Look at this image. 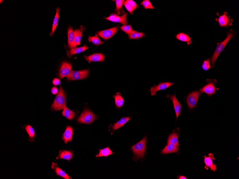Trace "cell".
Here are the masks:
<instances>
[{"label": "cell", "mask_w": 239, "mask_h": 179, "mask_svg": "<svg viewBox=\"0 0 239 179\" xmlns=\"http://www.w3.org/2000/svg\"><path fill=\"white\" fill-rule=\"evenodd\" d=\"M236 32L234 30L230 29L227 33V37L223 41L218 43H217V47L214 54H213L210 59V63L212 67H213L214 65V64L216 62L218 57L221 53L222 52L224 49L228 42L232 38L234 37L235 35Z\"/></svg>", "instance_id": "6da1fadb"}, {"label": "cell", "mask_w": 239, "mask_h": 179, "mask_svg": "<svg viewBox=\"0 0 239 179\" xmlns=\"http://www.w3.org/2000/svg\"><path fill=\"white\" fill-rule=\"evenodd\" d=\"M66 97L64 91L61 86L60 87L58 93L51 106L53 110H59L63 109L66 106Z\"/></svg>", "instance_id": "7a4b0ae2"}, {"label": "cell", "mask_w": 239, "mask_h": 179, "mask_svg": "<svg viewBox=\"0 0 239 179\" xmlns=\"http://www.w3.org/2000/svg\"><path fill=\"white\" fill-rule=\"evenodd\" d=\"M146 141L147 137H145L138 143L131 147V150L134 154V158L138 159L143 157L146 152Z\"/></svg>", "instance_id": "3957f363"}, {"label": "cell", "mask_w": 239, "mask_h": 179, "mask_svg": "<svg viewBox=\"0 0 239 179\" xmlns=\"http://www.w3.org/2000/svg\"><path fill=\"white\" fill-rule=\"evenodd\" d=\"M97 116L89 110H85L78 119V122L83 124H90L95 120Z\"/></svg>", "instance_id": "277c9868"}, {"label": "cell", "mask_w": 239, "mask_h": 179, "mask_svg": "<svg viewBox=\"0 0 239 179\" xmlns=\"http://www.w3.org/2000/svg\"><path fill=\"white\" fill-rule=\"evenodd\" d=\"M217 81L215 80H207L208 84L200 89L199 91L202 93H206L210 96L214 95L216 92V89L215 85L216 84Z\"/></svg>", "instance_id": "5b68a950"}, {"label": "cell", "mask_w": 239, "mask_h": 179, "mask_svg": "<svg viewBox=\"0 0 239 179\" xmlns=\"http://www.w3.org/2000/svg\"><path fill=\"white\" fill-rule=\"evenodd\" d=\"M89 74V70L86 69L80 71H72L67 77L69 80H74L84 79L87 78Z\"/></svg>", "instance_id": "8992f818"}, {"label": "cell", "mask_w": 239, "mask_h": 179, "mask_svg": "<svg viewBox=\"0 0 239 179\" xmlns=\"http://www.w3.org/2000/svg\"><path fill=\"white\" fill-rule=\"evenodd\" d=\"M200 93L198 91H195L189 94L187 97V103L189 109H192L197 105Z\"/></svg>", "instance_id": "52a82bcc"}, {"label": "cell", "mask_w": 239, "mask_h": 179, "mask_svg": "<svg viewBox=\"0 0 239 179\" xmlns=\"http://www.w3.org/2000/svg\"><path fill=\"white\" fill-rule=\"evenodd\" d=\"M219 24L221 27H228L232 24L233 20L229 16H227V12H224L217 20Z\"/></svg>", "instance_id": "ba28073f"}, {"label": "cell", "mask_w": 239, "mask_h": 179, "mask_svg": "<svg viewBox=\"0 0 239 179\" xmlns=\"http://www.w3.org/2000/svg\"><path fill=\"white\" fill-rule=\"evenodd\" d=\"M72 68L71 64L66 62H63L59 71V77L61 79L67 77L71 73Z\"/></svg>", "instance_id": "9c48e42d"}, {"label": "cell", "mask_w": 239, "mask_h": 179, "mask_svg": "<svg viewBox=\"0 0 239 179\" xmlns=\"http://www.w3.org/2000/svg\"><path fill=\"white\" fill-rule=\"evenodd\" d=\"M174 84V83L170 82L160 83L157 86L151 87L150 90L151 94L152 96L156 95L157 91L167 89Z\"/></svg>", "instance_id": "30bf717a"}, {"label": "cell", "mask_w": 239, "mask_h": 179, "mask_svg": "<svg viewBox=\"0 0 239 179\" xmlns=\"http://www.w3.org/2000/svg\"><path fill=\"white\" fill-rule=\"evenodd\" d=\"M204 157V162L205 165V168L208 170L209 168H210L211 170L215 171L217 170V165H214L213 162V161L215 160L214 155L212 153H210L208 157L205 155Z\"/></svg>", "instance_id": "8fae6325"}, {"label": "cell", "mask_w": 239, "mask_h": 179, "mask_svg": "<svg viewBox=\"0 0 239 179\" xmlns=\"http://www.w3.org/2000/svg\"><path fill=\"white\" fill-rule=\"evenodd\" d=\"M118 27H115L108 29L99 32L98 35L103 39L107 40L110 39L117 33Z\"/></svg>", "instance_id": "7c38bea8"}, {"label": "cell", "mask_w": 239, "mask_h": 179, "mask_svg": "<svg viewBox=\"0 0 239 179\" xmlns=\"http://www.w3.org/2000/svg\"><path fill=\"white\" fill-rule=\"evenodd\" d=\"M166 97H167L169 99L172 100L175 112H176V119L178 118V117L180 114L181 110H182V106H181L180 102L177 99L175 94L173 95L168 94L166 95Z\"/></svg>", "instance_id": "4fadbf2b"}, {"label": "cell", "mask_w": 239, "mask_h": 179, "mask_svg": "<svg viewBox=\"0 0 239 179\" xmlns=\"http://www.w3.org/2000/svg\"><path fill=\"white\" fill-rule=\"evenodd\" d=\"M127 13H125L121 16H119L116 14H113L105 19L113 22H118L126 25L127 24Z\"/></svg>", "instance_id": "5bb4252c"}, {"label": "cell", "mask_w": 239, "mask_h": 179, "mask_svg": "<svg viewBox=\"0 0 239 179\" xmlns=\"http://www.w3.org/2000/svg\"><path fill=\"white\" fill-rule=\"evenodd\" d=\"M73 134V128L68 125L66 128L65 132L63 134L62 138L65 144H67V143L72 141Z\"/></svg>", "instance_id": "9a60e30c"}, {"label": "cell", "mask_w": 239, "mask_h": 179, "mask_svg": "<svg viewBox=\"0 0 239 179\" xmlns=\"http://www.w3.org/2000/svg\"><path fill=\"white\" fill-rule=\"evenodd\" d=\"M74 157V152L71 150H63L59 151L56 159H63L70 161Z\"/></svg>", "instance_id": "2e32d148"}, {"label": "cell", "mask_w": 239, "mask_h": 179, "mask_svg": "<svg viewBox=\"0 0 239 179\" xmlns=\"http://www.w3.org/2000/svg\"><path fill=\"white\" fill-rule=\"evenodd\" d=\"M68 46L71 48H76L77 45L75 42L74 32L72 27H69L68 30Z\"/></svg>", "instance_id": "e0dca14e"}, {"label": "cell", "mask_w": 239, "mask_h": 179, "mask_svg": "<svg viewBox=\"0 0 239 179\" xmlns=\"http://www.w3.org/2000/svg\"><path fill=\"white\" fill-rule=\"evenodd\" d=\"M85 58L89 63H90L91 62L103 61L105 56L102 53H95L89 56L85 55Z\"/></svg>", "instance_id": "ac0fdd59"}, {"label": "cell", "mask_w": 239, "mask_h": 179, "mask_svg": "<svg viewBox=\"0 0 239 179\" xmlns=\"http://www.w3.org/2000/svg\"><path fill=\"white\" fill-rule=\"evenodd\" d=\"M51 167L53 170H54L55 173L57 175L62 177L66 179H72L71 176L68 175L64 171H63V170L61 169L57 166V164L53 162Z\"/></svg>", "instance_id": "d6986e66"}, {"label": "cell", "mask_w": 239, "mask_h": 179, "mask_svg": "<svg viewBox=\"0 0 239 179\" xmlns=\"http://www.w3.org/2000/svg\"><path fill=\"white\" fill-rule=\"evenodd\" d=\"M179 150V147L174 144H168L165 146L162 151V153L163 154H169V153H176Z\"/></svg>", "instance_id": "ffe728a7"}, {"label": "cell", "mask_w": 239, "mask_h": 179, "mask_svg": "<svg viewBox=\"0 0 239 179\" xmlns=\"http://www.w3.org/2000/svg\"><path fill=\"white\" fill-rule=\"evenodd\" d=\"M131 119L129 117H123L121 118L120 120L114 125L112 127V129L114 131L120 128L127 123Z\"/></svg>", "instance_id": "44dd1931"}, {"label": "cell", "mask_w": 239, "mask_h": 179, "mask_svg": "<svg viewBox=\"0 0 239 179\" xmlns=\"http://www.w3.org/2000/svg\"><path fill=\"white\" fill-rule=\"evenodd\" d=\"M167 143L168 144H174L175 145L179 147L178 134L176 132H173L171 134L169 137H168Z\"/></svg>", "instance_id": "7402d4cb"}, {"label": "cell", "mask_w": 239, "mask_h": 179, "mask_svg": "<svg viewBox=\"0 0 239 179\" xmlns=\"http://www.w3.org/2000/svg\"><path fill=\"white\" fill-rule=\"evenodd\" d=\"M62 113L63 116L69 120H72L75 116V114L73 111L69 109L66 106L63 109Z\"/></svg>", "instance_id": "603a6c76"}, {"label": "cell", "mask_w": 239, "mask_h": 179, "mask_svg": "<svg viewBox=\"0 0 239 179\" xmlns=\"http://www.w3.org/2000/svg\"><path fill=\"white\" fill-rule=\"evenodd\" d=\"M25 129L29 135V141L30 142L35 141V133L33 128L31 125H28L25 127Z\"/></svg>", "instance_id": "cb8c5ba5"}, {"label": "cell", "mask_w": 239, "mask_h": 179, "mask_svg": "<svg viewBox=\"0 0 239 179\" xmlns=\"http://www.w3.org/2000/svg\"><path fill=\"white\" fill-rule=\"evenodd\" d=\"M177 39L181 40V41L186 42L188 44H190L192 43V38L189 36L183 33H181L177 35L176 36Z\"/></svg>", "instance_id": "d4e9b609"}, {"label": "cell", "mask_w": 239, "mask_h": 179, "mask_svg": "<svg viewBox=\"0 0 239 179\" xmlns=\"http://www.w3.org/2000/svg\"><path fill=\"white\" fill-rule=\"evenodd\" d=\"M115 98V103L117 108H120L124 104V101L123 98L121 96L120 93H117L116 95L113 96Z\"/></svg>", "instance_id": "484cf974"}, {"label": "cell", "mask_w": 239, "mask_h": 179, "mask_svg": "<svg viewBox=\"0 0 239 179\" xmlns=\"http://www.w3.org/2000/svg\"><path fill=\"white\" fill-rule=\"evenodd\" d=\"M88 48V47L86 46L79 48H72L68 53V56L71 57L72 55L84 52Z\"/></svg>", "instance_id": "4316f807"}, {"label": "cell", "mask_w": 239, "mask_h": 179, "mask_svg": "<svg viewBox=\"0 0 239 179\" xmlns=\"http://www.w3.org/2000/svg\"><path fill=\"white\" fill-rule=\"evenodd\" d=\"M83 29H76L74 31L75 42L77 46L80 45L82 37Z\"/></svg>", "instance_id": "83f0119b"}, {"label": "cell", "mask_w": 239, "mask_h": 179, "mask_svg": "<svg viewBox=\"0 0 239 179\" xmlns=\"http://www.w3.org/2000/svg\"><path fill=\"white\" fill-rule=\"evenodd\" d=\"M60 11V9L59 8H58L56 9V14L55 16L54 21H53L52 29V32L50 34V35L52 36L53 34H54L55 29H56L57 27V26L58 23L59 18V13Z\"/></svg>", "instance_id": "f1b7e54d"}, {"label": "cell", "mask_w": 239, "mask_h": 179, "mask_svg": "<svg viewBox=\"0 0 239 179\" xmlns=\"http://www.w3.org/2000/svg\"><path fill=\"white\" fill-rule=\"evenodd\" d=\"M100 152L99 154H98L96 156V157H102L109 156L112 155L114 153H113L112 151L111 150L109 147L104 148L103 149H101L100 150Z\"/></svg>", "instance_id": "f546056e"}, {"label": "cell", "mask_w": 239, "mask_h": 179, "mask_svg": "<svg viewBox=\"0 0 239 179\" xmlns=\"http://www.w3.org/2000/svg\"><path fill=\"white\" fill-rule=\"evenodd\" d=\"M120 28L123 31L129 35L133 33L134 31L133 30L131 25H124L121 26Z\"/></svg>", "instance_id": "4dcf8cb0"}, {"label": "cell", "mask_w": 239, "mask_h": 179, "mask_svg": "<svg viewBox=\"0 0 239 179\" xmlns=\"http://www.w3.org/2000/svg\"><path fill=\"white\" fill-rule=\"evenodd\" d=\"M89 42H93V44L96 45L102 44L103 43V42H101V40L97 36L89 37Z\"/></svg>", "instance_id": "1f68e13d"}, {"label": "cell", "mask_w": 239, "mask_h": 179, "mask_svg": "<svg viewBox=\"0 0 239 179\" xmlns=\"http://www.w3.org/2000/svg\"><path fill=\"white\" fill-rule=\"evenodd\" d=\"M202 67L204 71H208L210 69L211 65L210 59H208L207 60H205L203 64Z\"/></svg>", "instance_id": "d6a6232c"}, {"label": "cell", "mask_w": 239, "mask_h": 179, "mask_svg": "<svg viewBox=\"0 0 239 179\" xmlns=\"http://www.w3.org/2000/svg\"><path fill=\"white\" fill-rule=\"evenodd\" d=\"M142 5L146 9H153L154 8V7H153L152 4L149 0H145V1H143L142 3Z\"/></svg>", "instance_id": "836d02e7"}, {"label": "cell", "mask_w": 239, "mask_h": 179, "mask_svg": "<svg viewBox=\"0 0 239 179\" xmlns=\"http://www.w3.org/2000/svg\"><path fill=\"white\" fill-rule=\"evenodd\" d=\"M124 1L122 0H116V9L117 10H120L122 7L123 3Z\"/></svg>", "instance_id": "e575fe53"}, {"label": "cell", "mask_w": 239, "mask_h": 179, "mask_svg": "<svg viewBox=\"0 0 239 179\" xmlns=\"http://www.w3.org/2000/svg\"><path fill=\"white\" fill-rule=\"evenodd\" d=\"M124 5L127 9L128 10L130 13H132L135 9V8L132 7V6L130 5L128 3H127L126 1L124 3Z\"/></svg>", "instance_id": "d590c367"}, {"label": "cell", "mask_w": 239, "mask_h": 179, "mask_svg": "<svg viewBox=\"0 0 239 179\" xmlns=\"http://www.w3.org/2000/svg\"><path fill=\"white\" fill-rule=\"evenodd\" d=\"M126 2L127 3H128L130 5H131L132 7L135 8V9L137 7V4H136L135 2L133 1V0H127Z\"/></svg>", "instance_id": "8d00e7d4"}, {"label": "cell", "mask_w": 239, "mask_h": 179, "mask_svg": "<svg viewBox=\"0 0 239 179\" xmlns=\"http://www.w3.org/2000/svg\"><path fill=\"white\" fill-rule=\"evenodd\" d=\"M138 33V32L134 31L133 33H132L131 35H129V39H137Z\"/></svg>", "instance_id": "74e56055"}, {"label": "cell", "mask_w": 239, "mask_h": 179, "mask_svg": "<svg viewBox=\"0 0 239 179\" xmlns=\"http://www.w3.org/2000/svg\"><path fill=\"white\" fill-rule=\"evenodd\" d=\"M61 81L58 78H55L53 80V84L55 86H58L60 84Z\"/></svg>", "instance_id": "f35d334b"}, {"label": "cell", "mask_w": 239, "mask_h": 179, "mask_svg": "<svg viewBox=\"0 0 239 179\" xmlns=\"http://www.w3.org/2000/svg\"><path fill=\"white\" fill-rule=\"evenodd\" d=\"M51 93H52L53 95H56L58 92V89L56 87H53L51 89Z\"/></svg>", "instance_id": "ab89813d"}, {"label": "cell", "mask_w": 239, "mask_h": 179, "mask_svg": "<svg viewBox=\"0 0 239 179\" xmlns=\"http://www.w3.org/2000/svg\"><path fill=\"white\" fill-rule=\"evenodd\" d=\"M145 36V35L144 33H138L137 39H139V38H142L143 37Z\"/></svg>", "instance_id": "60d3db41"}, {"label": "cell", "mask_w": 239, "mask_h": 179, "mask_svg": "<svg viewBox=\"0 0 239 179\" xmlns=\"http://www.w3.org/2000/svg\"><path fill=\"white\" fill-rule=\"evenodd\" d=\"M179 179H187V178L186 177H185L184 176H180V177H179Z\"/></svg>", "instance_id": "b9f144b4"}, {"label": "cell", "mask_w": 239, "mask_h": 179, "mask_svg": "<svg viewBox=\"0 0 239 179\" xmlns=\"http://www.w3.org/2000/svg\"><path fill=\"white\" fill-rule=\"evenodd\" d=\"M2 1H1V3H2Z\"/></svg>", "instance_id": "7bdbcfd3"}]
</instances>
